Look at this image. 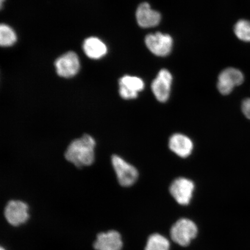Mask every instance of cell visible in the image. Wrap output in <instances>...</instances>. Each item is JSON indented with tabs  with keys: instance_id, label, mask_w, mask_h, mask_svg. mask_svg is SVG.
<instances>
[{
	"instance_id": "20",
	"label": "cell",
	"mask_w": 250,
	"mask_h": 250,
	"mask_svg": "<svg viewBox=\"0 0 250 250\" xmlns=\"http://www.w3.org/2000/svg\"><path fill=\"white\" fill-rule=\"evenodd\" d=\"M3 1H4V0H1V6L2 7V2Z\"/></svg>"
},
{
	"instance_id": "9",
	"label": "cell",
	"mask_w": 250,
	"mask_h": 250,
	"mask_svg": "<svg viewBox=\"0 0 250 250\" xmlns=\"http://www.w3.org/2000/svg\"><path fill=\"white\" fill-rule=\"evenodd\" d=\"M80 66L79 58L73 52L66 53L55 62L56 71L62 77L71 78L76 76L80 70Z\"/></svg>"
},
{
	"instance_id": "3",
	"label": "cell",
	"mask_w": 250,
	"mask_h": 250,
	"mask_svg": "<svg viewBox=\"0 0 250 250\" xmlns=\"http://www.w3.org/2000/svg\"><path fill=\"white\" fill-rule=\"evenodd\" d=\"M112 164L121 186L125 187L132 186L138 179L139 172L136 168L120 156H112Z\"/></svg>"
},
{
	"instance_id": "2",
	"label": "cell",
	"mask_w": 250,
	"mask_h": 250,
	"mask_svg": "<svg viewBox=\"0 0 250 250\" xmlns=\"http://www.w3.org/2000/svg\"><path fill=\"white\" fill-rule=\"evenodd\" d=\"M198 232V227L194 222L189 219L181 218L172 226L170 236L177 245L186 247L195 238Z\"/></svg>"
},
{
	"instance_id": "6",
	"label": "cell",
	"mask_w": 250,
	"mask_h": 250,
	"mask_svg": "<svg viewBox=\"0 0 250 250\" xmlns=\"http://www.w3.org/2000/svg\"><path fill=\"white\" fill-rule=\"evenodd\" d=\"M145 42L149 51L158 56H167L173 46V39L171 36L160 32L146 36Z\"/></svg>"
},
{
	"instance_id": "4",
	"label": "cell",
	"mask_w": 250,
	"mask_h": 250,
	"mask_svg": "<svg viewBox=\"0 0 250 250\" xmlns=\"http://www.w3.org/2000/svg\"><path fill=\"white\" fill-rule=\"evenodd\" d=\"M195 187L192 180L179 177L172 182L169 190L175 201L180 205L186 206L191 201Z\"/></svg>"
},
{
	"instance_id": "5",
	"label": "cell",
	"mask_w": 250,
	"mask_h": 250,
	"mask_svg": "<svg viewBox=\"0 0 250 250\" xmlns=\"http://www.w3.org/2000/svg\"><path fill=\"white\" fill-rule=\"evenodd\" d=\"M245 77L241 71L230 67L221 72L218 77L217 87L222 95H228L232 93L234 87L241 85Z\"/></svg>"
},
{
	"instance_id": "12",
	"label": "cell",
	"mask_w": 250,
	"mask_h": 250,
	"mask_svg": "<svg viewBox=\"0 0 250 250\" xmlns=\"http://www.w3.org/2000/svg\"><path fill=\"white\" fill-rule=\"evenodd\" d=\"M168 147L179 157L186 158L192 154L193 143L188 137L183 134L176 133L168 140Z\"/></svg>"
},
{
	"instance_id": "14",
	"label": "cell",
	"mask_w": 250,
	"mask_h": 250,
	"mask_svg": "<svg viewBox=\"0 0 250 250\" xmlns=\"http://www.w3.org/2000/svg\"><path fill=\"white\" fill-rule=\"evenodd\" d=\"M83 48L85 54L93 59H101L107 52V46L95 37L87 39L83 43Z\"/></svg>"
},
{
	"instance_id": "15",
	"label": "cell",
	"mask_w": 250,
	"mask_h": 250,
	"mask_svg": "<svg viewBox=\"0 0 250 250\" xmlns=\"http://www.w3.org/2000/svg\"><path fill=\"white\" fill-rule=\"evenodd\" d=\"M168 240L159 233L151 234L146 242L145 250H170Z\"/></svg>"
},
{
	"instance_id": "16",
	"label": "cell",
	"mask_w": 250,
	"mask_h": 250,
	"mask_svg": "<svg viewBox=\"0 0 250 250\" xmlns=\"http://www.w3.org/2000/svg\"><path fill=\"white\" fill-rule=\"evenodd\" d=\"M234 33L239 40L244 42H250V21L241 20L234 27Z\"/></svg>"
},
{
	"instance_id": "11",
	"label": "cell",
	"mask_w": 250,
	"mask_h": 250,
	"mask_svg": "<svg viewBox=\"0 0 250 250\" xmlns=\"http://www.w3.org/2000/svg\"><path fill=\"white\" fill-rule=\"evenodd\" d=\"M123 247L122 236L116 230L100 233L93 244L96 250H121Z\"/></svg>"
},
{
	"instance_id": "1",
	"label": "cell",
	"mask_w": 250,
	"mask_h": 250,
	"mask_svg": "<svg viewBox=\"0 0 250 250\" xmlns=\"http://www.w3.org/2000/svg\"><path fill=\"white\" fill-rule=\"evenodd\" d=\"M95 139L89 134L71 142L65 153V158L76 167L91 165L95 159Z\"/></svg>"
},
{
	"instance_id": "7",
	"label": "cell",
	"mask_w": 250,
	"mask_h": 250,
	"mask_svg": "<svg viewBox=\"0 0 250 250\" xmlns=\"http://www.w3.org/2000/svg\"><path fill=\"white\" fill-rule=\"evenodd\" d=\"M6 220L12 226H20L29 220V207L21 201H11L6 206L4 211Z\"/></svg>"
},
{
	"instance_id": "18",
	"label": "cell",
	"mask_w": 250,
	"mask_h": 250,
	"mask_svg": "<svg viewBox=\"0 0 250 250\" xmlns=\"http://www.w3.org/2000/svg\"><path fill=\"white\" fill-rule=\"evenodd\" d=\"M242 110L246 118L250 120V99L244 100L242 104Z\"/></svg>"
},
{
	"instance_id": "17",
	"label": "cell",
	"mask_w": 250,
	"mask_h": 250,
	"mask_svg": "<svg viewBox=\"0 0 250 250\" xmlns=\"http://www.w3.org/2000/svg\"><path fill=\"white\" fill-rule=\"evenodd\" d=\"M17 41V36L13 29L7 24H1L0 26V44L2 46H9Z\"/></svg>"
},
{
	"instance_id": "13",
	"label": "cell",
	"mask_w": 250,
	"mask_h": 250,
	"mask_svg": "<svg viewBox=\"0 0 250 250\" xmlns=\"http://www.w3.org/2000/svg\"><path fill=\"white\" fill-rule=\"evenodd\" d=\"M136 20L140 27H153L160 23L161 15L158 11L153 10L148 3L144 2L137 9Z\"/></svg>"
},
{
	"instance_id": "10",
	"label": "cell",
	"mask_w": 250,
	"mask_h": 250,
	"mask_svg": "<svg viewBox=\"0 0 250 250\" xmlns=\"http://www.w3.org/2000/svg\"><path fill=\"white\" fill-rule=\"evenodd\" d=\"M119 85L120 95L121 98L126 100L137 98L139 93L145 89V83L137 77L125 76L121 78Z\"/></svg>"
},
{
	"instance_id": "8",
	"label": "cell",
	"mask_w": 250,
	"mask_h": 250,
	"mask_svg": "<svg viewBox=\"0 0 250 250\" xmlns=\"http://www.w3.org/2000/svg\"><path fill=\"white\" fill-rule=\"evenodd\" d=\"M172 80L173 78L170 72L162 69L153 81L152 91L159 102L165 103L168 101L170 95Z\"/></svg>"
},
{
	"instance_id": "19",
	"label": "cell",
	"mask_w": 250,
	"mask_h": 250,
	"mask_svg": "<svg viewBox=\"0 0 250 250\" xmlns=\"http://www.w3.org/2000/svg\"><path fill=\"white\" fill-rule=\"evenodd\" d=\"M0 250H5V249H4V248H2V247H1V249H0Z\"/></svg>"
}]
</instances>
